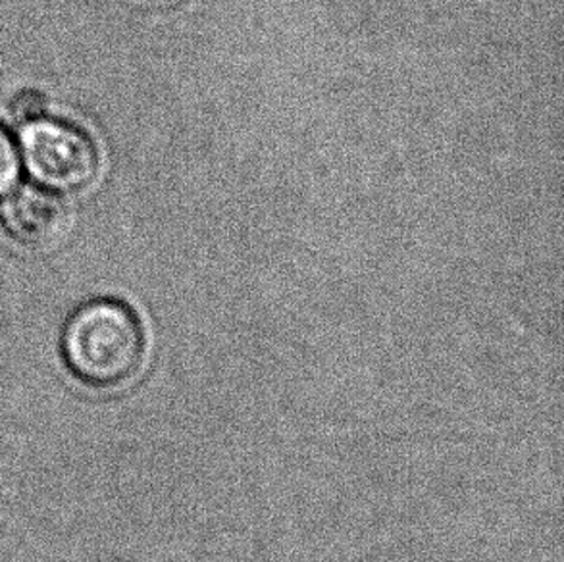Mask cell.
I'll use <instances>...</instances> for the list:
<instances>
[{"mask_svg":"<svg viewBox=\"0 0 564 562\" xmlns=\"http://www.w3.org/2000/svg\"><path fill=\"white\" fill-rule=\"evenodd\" d=\"M61 353L68 372L87 388H123L145 366V326L130 304L97 296L69 314L62 327Z\"/></svg>","mask_w":564,"mask_h":562,"instance_id":"6da1fadb","label":"cell"},{"mask_svg":"<svg viewBox=\"0 0 564 562\" xmlns=\"http://www.w3.org/2000/svg\"><path fill=\"white\" fill-rule=\"evenodd\" d=\"M15 143L22 166L39 187L77 193L89 187L99 174V149L76 123L39 116L22 123Z\"/></svg>","mask_w":564,"mask_h":562,"instance_id":"7a4b0ae2","label":"cell"},{"mask_svg":"<svg viewBox=\"0 0 564 562\" xmlns=\"http://www.w3.org/2000/svg\"><path fill=\"white\" fill-rule=\"evenodd\" d=\"M0 221L18 244L30 249H46L68 236L72 216L58 193L39 185H25L4 198Z\"/></svg>","mask_w":564,"mask_h":562,"instance_id":"3957f363","label":"cell"},{"mask_svg":"<svg viewBox=\"0 0 564 562\" xmlns=\"http://www.w3.org/2000/svg\"><path fill=\"white\" fill-rule=\"evenodd\" d=\"M22 174V159L18 151L15 139L8 133L4 126H0V201L7 198Z\"/></svg>","mask_w":564,"mask_h":562,"instance_id":"277c9868","label":"cell"},{"mask_svg":"<svg viewBox=\"0 0 564 562\" xmlns=\"http://www.w3.org/2000/svg\"><path fill=\"white\" fill-rule=\"evenodd\" d=\"M10 110L18 122H30L39 116L46 115V97L35 89L18 93L10 105Z\"/></svg>","mask_w":564,"mask_h":562,"instance_id":"5b68a950","label":"cell"}]
</instances>
